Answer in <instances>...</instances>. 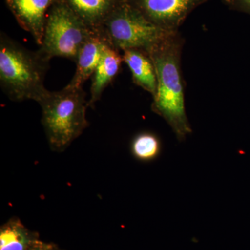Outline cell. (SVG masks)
<instances>
[{
    "label": "cell",
    "instance_id": "8",
    "mask_svg": "<svg viewBox=\"0 0 250 250\" xmlns=\"http://www.w3.org/2000/svg\"><path fill=\"white\" fill-rule=\"evenodd\" d=\"M107 45L103 38L93 31L81 49L76 61V71L67 85L82 88L85 81L93 76Z\"/></svg>",
    "mask_w": 250,
    "mask_h": 250
},
{
    "label": "cell",
    "instance_id": "4",
    "mask_svg": "<svg viewBox=\"0 0 250 250\" xmlns=\"http://www.w3.org/2000/svg\"><path fill=\"white\" fill-rule=\"evenodd\" d=\"M97 33L108 46L119 52L137 49L147 52L172 32L157 27L132 5L122 0Z\"/></svg>",
    "mask_w": 250,
    "mask_h": 250
},
{
    "label": "cell",
    "instance_id": "3",
    "mask_svg": "<svg viewBox=\"0 0 250 250\" xmlns=\"http://www.w3.org/2000/svg\"><path fill=\"white\" fill-rule=\"evenodd\" d=\"M38 103L49 147L54 152H64L88 125V101L83 88L67 85L59 91L47 90Z\"/></svg>",
    "mask_w": 250,
    "mask_h": 250
},
{
    "label": "cell",
    "instance_id": "13",
    "mask_svg": "<svg viewBox=\"0 0 250 250\" xmlns=\"http://www.w3.org/2000/svg\"><path fill=\"white\" fill-rule=\"evenodd\" d=\"M161 150L160 139L153 133H140L131 141V154L135 159L143 162L155 160L160 155Z\"/></svg>",
    "mask_w": 250,
    "mask_h": 250
},
{
    "label": "cell",
    "instance_id": "6",
    "mask_svg": "<svg viewBox=\"0 0 250 250\" xmlns=\"http://www.w3.org/2000/svg\"><path fill=\"white\" fill-rule=\"evenodd\" d=\"M148 21L168 32L178 31L188 16L208 0H125Z\"/></svg>",
    "mask_w": 250,
    "mask_h": 250
},
{
    "label": "cell",
    "instance_id": "12",
    "mask_svg": "<svg viewBox=\"0 0 250 250\" xmlns=\"http://www.w3.org/2000/svg\"><path fill=\"white\" fill-rule=\"evenodd\" d=\"M36 240L17 218L3 225L0 231V250H29Z\"/></svg>",
    "mask_w": 250,
    "mask_h": 250
},
{
    "label": "cell",
    "instance_id": "9",
    "mask_svg": "<svg viewBox=\"0 0 250 250\" xmlns=\"http://www.w3.org/2000/svg\"><path fill=\"white\" fill-rule=\"evenodd\" d=\"M123 56L116 49L106 46L101 60L94 72L88 106H93L101 98L104 90L114 80L121 70Z\"/></svg>",
    "mask_w": 250,
    "mask_h": 250
},
{
    "label": "cell",
    "instance_id": "5",
    "mask_svg": "<svg viewBox=\"0 0 250 250\" xmlns=\"http://www.w3.org/2000/svg\"><path fill=\"white\" fill-rule=\"evenodd\" d=\"M93 32L65 3H59L47 18L39 50L49 60L62 57L76 62L81 49Z\"/></svg>",
    "mask_w": 250,
    "mask_h": 250
},
{
    "label": "cell",
    "instance_id": "15",
    "mask_svg": "<svg viewBox=\"0 0 250 250\" xmlns=\"http://www.w3.org/2000/svg\"><path fill=\"white\" fill-rule=\"evenodd\" d=\"M29 250H50V248L47 245L36 241L34 242V244L31 246V248H29Z\"/></svg>",
    "mask_w": 250,
    "mask_h": 250
},
{
    "label": "cell",
    "instance_id": "11",
    "mask_svg": "<svg viewBox=\"0 0 250 250\" xmlns=\"http://www.w3.org/2000/svg\"><path fill=\"white\" fill-rule=\"evenodd\" d=\"M122 0H65V4L94 32Z\"/></svg>",
    "mask_w": 250,
    "mask_h": 250
},
{
    "label": "cell",
    "instance_id": "2",
    "mask_svg": "<svg viewBox=\"0 0 250 250\" xmlns=\"http://www.w3.org/2000/svg\"><path fill=\"white\" fill-rule=\"evenodd\" d=\"M49 61L40 51L32 52L4 34L0 37V85L15 102H39L47 88L44 80Z\"/></svg>",
    "mask_w": 250,
    "mask_h": 250
},
{
    "label": "cell",
    "instance_id": "10",
    "mask_svg": "<svg viewBox=\"0 0 250 250\" xmlns=\"http://www.w3.org/2000/svg\"><path fill=\"white\" fill-rule=\"evenodd\" d=\"M123 57L135 84L154 96L157 88V79L154 63L147 52L141 49H127L123 52Z\"/></svg>",
    "mask_w": 250,
    "mask_h": 250
},
{
    "label": "cell",
    "instance_id": "14",
    "mask_svg": "<svg viewBox=\"0 0 250 250\" xmlns=\"http://www.w3.org/2000/svg\"><path fill=\"white\" fill-rule=\"evenodd\" d=\"M223 1L230 9L250 16V0H223Z\"/></svg>",
    "mask_w": 250,
    "mask_h": 250
},
{
    "label": "cell",
    "instance_id": "7",
    "mask_svg": "<svg viewBox=\"0 0 250 250\" xmlns=\"http://www.w3.org/2000/svg\"><path fill=\"white\" fill-rule=\"evenodd\" d=\"M8 4L21 27L42 45L47 17L46 13L54 0H7Z\"/></svg>",
    "mask_w": 250,
    "mask_h": 250
},
{
    "label": "cell",
    "instance_id": "1",
    "mask_svg": "<svg viewBox=\"0 0 250 250\" xmlns=\"http://www.w3.org/2000/svg\"><path fill=\"white\" fill-rule=\"evenodd\" d=\"M184 39L179 31L166 36L147 52L155 67L157 88L152 110L165 120L180 142L192 133L185 108L182 76Z\"/></svg>",
    "mask_w": 250,
    "mask_h": 250
}]
</instances>
